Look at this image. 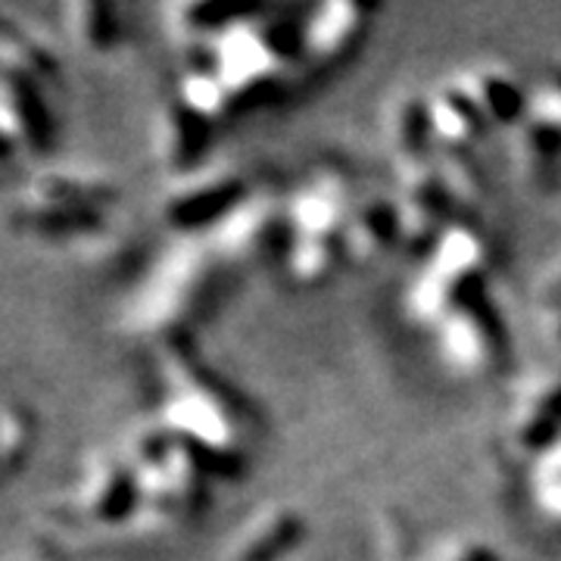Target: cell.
Segmentation results:
<instances>
[{
	"instance_id": "5b68a950",
	"label": "cell",
	"mask_w": 561,
	"mask_h": 561,
	"mask_svg": "<svg viewBox=\"0 0 561 561\" xmlns=\"http://www.w3.org/2000/svg\"><path fill=\"white\" fill-rule=\"evenodd\" d=\"M534 113L546 128H561V76L542 81L534 101Z\"/></svg>"
},
{
	"instance_id": "3957f363",
	"label": "cell",
	"mask_w": 561,
	"mask_h": 561,
	"mask_svg": "<svg viewBox=\"0 0 561 561\" xmlns=\"http://www.w3.org/2000/svg\"><path fill=\"white\" fill-rule=\"evenodd\" d=\"M324 20L309 28L306 47L312 54V60L321 62H341L346 54H353V47L359 44L362 32H365V10L359 7H324L321 10Z\"/></svg>"
},
{
	"instance_id": "277c9868",
	"label": "cell",
	"mask_w": 561,
	"mask_h": 561,
	"mask_svg": "<svg viewBox=\"0 0 561 561\" xmlns=\"http://www.w3.org/2000/svg\"><path fill=\"white\" fill-rule=\"evenodd\" d=\"M356 221L362 225H350V253L356 256V260H368V256H375V253H381L383 247L390 243L393 238V231H400V216L381 203V206H365Z\"/></svg>"
},
{
	"instance_id": "8992f818",
	"label": "cell",
	"mask_w": 561,
	"mask_h": 561,
	"mask_svg": "<svg viewBox=\"0 0 561 561\" xmlns=\"http://www.w3.org/2000/svg\"><path fill=\"white\" fill-rule=\"evenodd\" d=\"M549 275H552V278L546 280V297L559 302V297H561V262L556 265V268H552V272H549Z\"/></svg>"
},
{
	"instance_id": "7a4b0ae2",
	"label": "cell",
	"mask_w": 561,
	"mask_h": 561,
	"mask_svg": "<svg viewBox=\"0 0 561 561\" xmlns=\"http://www.w3.org/2000/svg\"><path fill=\"white\" fill-rule=\"evenodd\" d=\"M302 518L294 508H268L231 542V561H275L300 540Z\"/></svg>"
},
{
	"instance_id": "6da1fadb",
	"label": "cell",
	"mask_w": 561,
	"mask_h": 561,
	"mask_svg": "<svg viewBox=\"0 0 561 561\" xmlns=\"http://www.w3.org/2000/svg\"><path fill=\"white\" fill-rule=\"evenodd\" d=\"M481 312H456L440 324L443 356L459 371H483L500 356V337Z\"/></svg>"
}]
</instances>
